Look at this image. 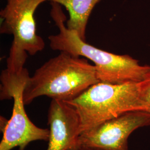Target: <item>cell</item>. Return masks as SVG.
<instances>
[{"instance_id": "obj_11", "label": "cell", "mask_w": 150, "mask_h": 150, "mask_svg": "<svg viewBox=\"0 0 150 150\" xmlns=\"http://www.w3.org/2000/svg\"><path fill=\"white\" fill-rule=\"evenodd\" d=\"M86 150L83 149H81V148H77L76 149H72V150Z\"/></svg>"}, {"instance_id": "obj_8", "label": "cell", "mask_w": 150, "mask_h": 150, "mask_svg": "<svg viewBox=\"0 0 150 150\" xmlns=\"http://www.w3.org/2000/svg\"><path fill=\"white\" fill-rule=\"evenodd\" d=\"M64 6L69 12L66 26L86 41V27L93 8L101 0H47Z\"/></svg>"}, {"instance_id": "obj_10", "label": "cell", "mask_w": 150, "mask_h": 150, "mask_svg": "<svg viewBox=\"0 0 150 150\" xmlns=\"http://www.w3.org/2000/svg\"><path fill=\"white\" fill-rule=\"evenodd\" d=\"M8 120H7L4 117L1 116V117H0V128H1V131L2 132H3L6 128L7 125L8 124Z\"/></svg>"}, {"instance_id": "obj_6", "label": "cell", "mask_w": 150, "mask_h": 150, "mask_svg": "<svg viewBox=\"0 0 150 150\" xmlns=\"http://www.w3.org/2000/svg\"><path fill=\"white\" fill-rule=\"evenodd\" d=\"M149 126L150 112L130 111L82 132L77 139L76 146L86 150H129L131 134Z\"/></svg>"}, {"instance_id": "obj_9", "label": "cell", "mask_w": 150, "mask_h": 150, "mask_svg": "<svg viewBox=\"0 0 150 150\" xmlns=\"http://www.w3.org/2000/svg\"><path fill=\"white\" fill-rule=\"evenodd\" d=\"M137 84L140 102L145 111L150 113V71Z\"/></svg>"}, {"instance_id": "obj_1", "label": "cell", "mask_w": 150, "mask_h": 150, "mask_svg": "<svg viewBox=\"0 0 150 150\" xmlns=\"http://www.w3.org/2000/svg\"><path fill=\"white\" fill-rule=\"evenodd\" d=\"M51 16L59 28V33L48 37L50 47L91 60L100 82L113 84L138 83L150 71V66L139 64L129 55L110 53L83 41L77 32L65 25L67 18L60 5L51 2Z\"/></svg>"}, {"instance_id": "obj_2", "label": "cell", "mask_w": 150, "mask_h": 150, "mask_svg": "<svg viewBox=\"0 0 150 150\" xmlns=\"http://www.w3.org/2000/svg\"><path fill=\"white\" fill-rule=\"evenodd\" d=\"M95 66L86 58L60 52L39 67L27 81L23 92L25 105L39 97L69 101L99 82Z\"/></svg>"}, {"instance_id": "obj_7", "label": "cell", "mask_w": 150, "mask_h": 150, "mask_svg": "<svg viewBox=\"0 0 150 150\" xmlns=\"http://www.w3.org/2000/svg\"><path fill=\"white\" fill-rule=\"evenodd\" d=\"M50 137L47 150L77 149L80 118L74 107L63 101L52 100L48 112Z\"/></svg>"}, {"instance_id": "obj_5", "label": "cell", "mask_w": 150, "mask_h": 150, "mask_svg": "<svg viewBox=\"0 0 150 150\" xmlns=\"http://www.w3.org/2000/svg\"><path fill=\"white\" fill-rule=\"evenodd\" d=\"M30 77L26 68L18 74L2 71L0 99L12 98L13 106L11 117L2 132L0 150H11L16 147L18 150H25L31 142L49 139L50 129L37 127L28 118L25 109L23 92Z\"/></svg>"}, {"instance_id": "obj_4", "label": "cell", "mask_w": 150, "mask_h": 150, "mask_svg": "<svg viewBox=\"0 0 150 150\" xmlns=\"http://www.w3.org/2000/svg\"><path fill=\"white\" fill-rule=\"evenodd\" d=\"M47 0H7L0 12V33L13 36L5 71L18 74L23 70L28 54L34 56L45 48L43 38L36 34L35 12Z\"/></svg>"}, {"instance_id": "obj_3", "label": "cell", "mask_w": 150, "mask_h": 150, "mask_svg": "<svg viewBox=\"0 0 150 150\" xmlns=\"http://www.w3.org/2000/svg\"><path fill=\"white\" fill-rule=\"evenodd\" d=\"M65 102L74 107L79 115L80 134L123 113L145 111L139 101L137 83L113 84L99 82L80 96Z\"/></svg>"}]
</instances>
